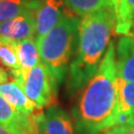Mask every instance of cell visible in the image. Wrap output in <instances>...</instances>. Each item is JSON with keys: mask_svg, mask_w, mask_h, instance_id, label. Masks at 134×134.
Here are the masks:
<instances>
[{"mask_svg": "<svg viewBox=\"0 0 134 134\" xmlns=\"http://www.w3.org/2000/svg\"><path fill=\"white\" fill-rule=\"evenodd\" d=\"M134 28V0H120L116 15L115 33L121 36L132 34Z\"/></svg>", "mask_w": 134, "mask_h": 134, "instance_id": "9a60e30c", "label": "cell"}, {"mask_svg": "<svg viewBox=\"0 0 134 134\" xmlns=\"http://www.w3.org/2000/svg\"><path fill=\"white\" fill-rule=\"evenodd\" d=\"M15 81L39 109L53 105L59 82L42 62L31 69L24 77Z\"/></svg>", "mask_w": 134, "mask_h": 134, "instance_id": "277c9868", "label": "cell"}, {"mask_svg": "<svg viewBox=\"0 0 134 134\" xmlns=\"http://www.w3.org/2000/svg\"><path fill=\"white\" fill-rule=\"evenodd\" d=\"M17 51L20 63V72L13 77L14 80H21L31 69L41 63V58L36 40L34 38L17 42Z\"/></svg>", "mask_w": 134, "mask_h": 134, "instance_id": "8fae6325", "label": "cell"}, {"mask_svg": "<svg viewBox=\"0 0 134 134\" xmlns=\"http://www.w3.org/2000/svg\"><path fill=\"white\" fill-rule=\"evenodd\" d=\"M117 77L134 82V35L122 36L115 49Z\"/></svg>", "mask_w": 134, "mask_h": 134, "instance_id": "9c48e42d", "label": "cell"}, {"mask_svg": "<svg viewBox=\"0 0 134 134\" xmlns=\"http://www.w3.org/2000/svg\"><path fill=\"white\" fill-rule=\"evenodd\" d=\"M39 134H75L70 115L59 106L51 105L39 117Z\"/></svg>", "mask_w": 134, "mask_h": 134, "instance_id": "52a82bcc", "label": "cell"}, {"mask_svg": "<svg viewBox=\"0 0 134 134\" xmlns=\"http://www.w3.org/2000/svg\"><path fill=\"white\" fill-rule=\"evenodd\" d=\"M115 46L110 42L96 74L86 83L72 109L80 134H99L114 126L117 111Z\"/></svg>", "mask_w": 134, "mask_h": 134, "instance_id": "6da1fadb", "label": "cell"}, {"mask_svg": "<svg viewBox=\"0 0 134 134\" xmlns=\"http://www.w3.org/2000/svg\"><path fill=\"white\" fill-rule=\"evenodd\" d=\"M41 0H0V22L37 9Z\"/></svg>", "mask_w": 134, "mask_h": 134, "instance_id": "7c38bea8", "label": "cell"}, {"mask_svg": "<svg viewBox=\"0 0 134 134\" xmlns=\"http://www.w3.org/2000/svg\"><path fill=\"white\" fill-rule=\"evenodd\" d=\"M80 22L77 16L68 13L49 33L35 38L41 62L59 85L65 81L76 54Z\"/></svg>", "mask_w": 134, "mask_h": 134, "instance_id": "3957f363", "label": "cell"}, {"mask_svg": "<svg viewBox=\"0 0 134 134\" xmlns=\"http://www.w3.org/2000/svg\"><path fill=\"white\" fill-rule=\"evenodd\" d=\"M111 2H112V6H113V9H114V11H115V14L117 15L118 10H119L120 0H111Z\"/></svg>", "mask_w": 134, "mask_h": 134, "instance_id": "ffe728a7", "label": "cell"}, {"mask_svg": "<svg viewBox=\"0 0 134 134\" xmlns=\"http://www.w3.org/2000/svg\"><path fill=\"white\" fill-rule=\"evenodd\" d=\"M64 3L72 13L80 17H85L104 8H113L111 0H64Z\"/></svg>", "mask_w": 134, "mask_h": 134, "instance_id": "2e32d148", "label": "cell"}, {"mask_svg": "<svg viewBox=\"0 0 134 134\" xmlns=\"http://www.w3.org/2000/svg\"><path fill=\"white\" fill-rule=\"evenodd\" d=\"M117 86V114L134 116V82H128L121 79L116 80Z\"/></svg>", "mask_w": 134, "mask_h": 134, "instance_id": "4fadbf2b", "label": "cell"}, {"mask_svg": "<svg viewBox=\"0 0 134 134\" xmlns=\"http://www.w3.org/2000/svg\"><path fill=\"white\" fill-rule=\"evenodd\" d=\"M8 81V74L3 68L0 66V85Z\"/></svg>", "mask_w": 134, "mask_h": 134, "instance_id": "ac0fdd59", "label": "cell"}, {"mask_svg": "<svg viewBox=\"0 0 134 134\" xmlns=\"http://www.w3.org/2000/svg\"><path fill=\"white\" fill-rule=\"evenodd\" d=\"M64 0H41L35 10L36 38L49 33L68 14L64 11Z\"/></svg>", "mask_w": 134, "mask_h": 134, "instance_id": "8992f818", "label": "cell"}, {"mask_svg": "<svg viewBox=\"0 0 134 134\" xmlns=\"http://www.w3.org/2000/svg\"><path fill=\"white\" fill-rule=\"evenodd\" d=\"M42 112L27 115L14 108L0 96V125L17 134H39V117Z\"/></svg>", "mask_w": 134, "mask_h": 134, "instance_id": "5b68a950", "label": "cell"}, {"mask_svg": "<svg viewBox=\"0 0 134 134\" xmlns=\"http://www.w3.org/2000/svg\"><path fill=\"white\" fill-rule=\"evenodd\" d=\"M36 36L35 10L13 19L0 22V37L20 42Z\"/></svg>", "mask_w": 134, "mask_h": 134, "instance_id": "ba28073f", "label": "cell"}, {"mask_svg": "<svg viewBox=\"0 0 134 134\" xmlns=\"http://www.w3.org/2000/svg\"><path fill=\"white\" fill-rule=\"evenodd\" d=\"M99 134H117V129H116V127H112V128H110L108 130H105V131H103V132H101Z\"/></svg>", "mask_w": 134, "mask_h": 134, "instance_id": "44dd1931", "label": "cell"}, {"mask_svg": "<svg viewBox=\"0 0 134 134\" xmlns=\"http://www.w3.org/2000/svg\"><path fill=\"white\" fill-rule=\"evenodd\" d=\"M115 26L116 14L113 8L101 9L81 19L77 50L69 69L70 93L81 91L93 77L111 42Z\"/></svg>", "mask_w": 134, "mask_h": 134, "instance_id": "7a4b0ae2", "label": "cell"}, {"mask_svg": "<svg viewBox=\"0 0 134 134\" xmlns=\"http://www.w3.org/2000/svg\"><path fill=\"white\" fill-rule=\"evenodd\" d=\"M117 134H134V122L127 125H117Z\"/></svg>", "mask_w": 134, "mask_h": 134, "instance_id": "e0dca14e", "label": "cell"}, {"mask_svg": "<svg viewBox=\"0 0 134 134\" xmlns=\"http://www.w3.org/2000/svg\"><path fill=\"white\" fill-rule=\"evenodd\" d=\"M0 64L9 70L13 77L20 72L17 42L0 37Z\"/></svg>", "mask_w": 134, "mask_h": 134, "instance_id": "5bb4252c", "label": "cell"}, {"mask_svg": "<svg viewBox=\"0 0 134 134\" xmlns=\"http://www.w3.org/2000/svg\"><path fill=\"white\" fill-rule=\"evenodd\" d=\"M0 96L9 102L14 108L27 115H33L38 113L39 107L35 102L26 96L17 81H12L0 85Z\"/></svg>", "mask_w": 134, "mask_h": 134, "instance_id": "30bf717a", "label": "cell"}, {"mask_svg": "<svg viewBox=\"0 0 134 134\" xmlns=\"http://www.w3.org/2000/svg\"><path fill=\"white\" fill-rule=\"evenodd\" d=\"M0 134H17L14 131L8 129L7 127H5L3 125H0Z\"/></svg>", "mask_w": 134, "mask_h": 134, "instance_id": "d6986e66", "label": "cell"}]
</instances>
